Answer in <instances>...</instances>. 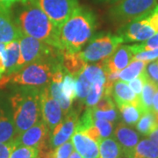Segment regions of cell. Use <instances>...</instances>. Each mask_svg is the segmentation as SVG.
<instances>
[{"label":"cell","mask_w":158,"mask_h":158,"mask_svg":"<svg viewBox=\"0 0 158 158\" xmlns=\"http://www.w3.org/2000/svg\"><path fill=\"white\" fill-rule=\"evenodd\" d=\"M104 87L105 85H101V84L91 85L90 93L88 94V96L86 97L84 101L87 107H93L101 99V98L104 95Z\"/></svg>","instance_id":"obj_32"},{"label":"cell","mask_w":158,"mask_h":158,"mask_svg":"<svg viewBox=\"0 0 158 158\" xmlns=\"http://www.w3.org/2000/svg\"><path fill=\"white\" fill-rule=\"evenodd\" d=\"M21 35L17 23L11 18L10 9L0 5V42L7 44L19 40Z\"/></svg>","instance_id":"obj_14"},{"label":"cell","mask_w":158,"mask_h":158,"mask_svg":"<svg viewBox=\"0 0 158 158\" xmlns=\"http://www.w3.org/2000/svg\"><path fill=\"white\" fill-rule=\"evenodd\" d=\"M18 147L15 140L0 143V158H9L11 152Z\"/></svg>","instance_id":"obj_41"},{"label":"cell","mask_w":158,"mask_h":158,"mask_svg":"<svg viewBox=\"0 0 158 158\" xmlns=\"http://www.w3.org/2000/svg\"><path fill=\"white\" fill-rule=\"evenodd\" d=\"M50 130L45 121L41 118L27 130L24 131L16 137L15 141L18 146H28L39 148V151L48 148V140L49 139Z\"/></svg>","instance_id":"obj_10"},{"label":"cell","mask_w":158,"mask_h":158,"mask_svg":"<svg viewBox=\"0 0 158 158\" xmlns=\"http://www.w3.org/2000/svg\"><path fill=\"white\" fill-rule=\"evenodd\" d=\"M33 2L48 15L59 28L79 6L77 0H27Z\"/></svg>","instance_id":"obj_8"},{"label":"cell","mask_w":158,"mask_h":158,"mask_svg":"<svg viewBox=\"0 0 158 158\" xmlns=\"http://www.w3.org/2000/svg\"><path fill=\"white\" fill-rule=\"evenodd\" d=\"M92 108L100 111H109L112 109H115L116 106L111 96H103L101 99L97 103L96 106H94Z\"/></svg>","instance_id":"obj_40"},{"label":"cell","mask_w":158,"mask_h":158,"mask_svg":"<svg viewBox=\"0 0 158 158\" xmlns=\"http://www.w3.org/2000/svg\"><path fill=\"white\" fill-rule=\"evenodd\" d=\"M144 72L147 78L158 88V59H156L151 62H148Z\"/></svg>","instance_id":"obj_37"},{"label":"cell","mask_w":158,"mask_h":158,"mask_svg":"<svg viewBox=\"0 0 158 158\" xmlns=\"http://www.w3.org/2000/svg\"><path fill=\"white\" fill-rule=\"evenodd\" d=\"M156 120H157V122H158V113L156 114Z\"/></svg>","instance_id":"obj_50"},{"label":"cell","mask_w":158,"mask_h":158,"mask_svg":"<svg viewBox=\"0 0 158 158\" xmlns=\"http://www.w3.org/2000/svg\"><path fill=\"white\" fill-rule=\"evenodd\" d=\"M39 156V148L28 146H18L9 158H37Z\"/></svg>","instance_id":"obj_33"},{"label":"cell","mask_w":158,"mask_h":158,"mask_svg":"<svg viewBox=\"0 0 158 158\" xmlns=\"http://www.w3.org/2000/svg\"><path fill=\"white\" fill-rule=\"evenodd\" d=\"M6 44L3 43V42H0V56H2L4 52H5V49H6Z\"/></svg>","instance_id":"obj_48"},{"label":"cell","mask_w":158,"mask_h":158,"mask_svg":"<svg viewBox=\"0 0 158 158\" xmlns=\"http://www.w3.org/2000/svg\"><path fill=\"white\" fill-rule=\"evenodd\" d=\"M130 158H158V146L149 139L138 142Z\"/></svg>","instance_id":"obj_22"},{"label":"cell","mask_w":158,"mask_h":158,"mask_svg":"<svg viewBox=\"0 0 158 158\" xmlns=\"http://www.w3.org/2000/svg\"><path fill=\"white\" fill-rule=\"evenodd\" d=\"M124 40L118 34H100L90 40V44L85 50L79 52L85 62H99L111 56Z\"/></svg>","instance_id":"obj_6"},{"label":"cell","mask_w":158,"mask_h":158,"mask_svg":"<svg viewBox=\"0 0 158 158\" xmlns=\"http://www.w3.org/2000/svg\"><path fill=\"white\" fill-rule=\"evenodd\" d=\"M157 6V0H121L111 9L110 15L117 21L127 24L148 16Z\"/></svg>","instance_id":"obj_7"},{"label":"cell","mask_w":158,"mask_h":158,"mask_svg":"<svg viewBox=\"0 0 158 158\" xmlns=\"http://www.w3.org/2000/svg\"><path fill=\"white\" fill-rule=\"evenodd\" d=\"M40 89L33 86H19L10 98L12 118L20 135L35 125L40 118Z\"/></svg>","instance_id":"obj_3"},{"label":"cell","mask_w":158,"mask_h":158,"mask_svg":"<svg viewBox=\"0 0 158 158\" xmlns=\"http://www.w3.org/2000/svg\"><path fill=\"white\" fill-rule=\"evenodd\" d=\"M112 95L114 98V101L116 102L118 106L127 103H132V104H135L140 107L139 96L136 95L132 90L128 84H127V82L121 80L116 81L113 85Z\"/></svg>","instance_id":"obj_17"},{"label":"cell","mask_w":158,"mask_h":158,"mask_svg":"<svg viewBox=\"0 0 158 158\" xmlns=\"http://www.w3.org/2000/svg\"><path fill=\"white\" fill-rule=\"evenodd\" d=\"M91 113L94 119H106L111 122H114L118 118L116 108L109 110V111H100V110H96L91 107Z\"/></svg>","instance_id":"obj_36"},{"label":"cell","mask_w":158,"mask_h":158,"mask_svg":"<svg viewBox=\"0 0 158 158\" xmlns=\"http://www.w3.org/2000/svg\"><path fill=\"white\" fill-rule=\"evenodd\" d=\"M19 41L20 49V56L18 62L19 70L24 66L36 61L56 58L62 56V51L59 48L44 43L33 37L22 34Z\"/></svg>","instance_id":"obj_5"},{"label":"cell","mask_w":158,"mask_h":158,"mask_svg":"<svg viewBox=\"0 0 158 158\" xmlns=\"http://www.w3.org/2000/svg\"><path fill=\"white\" fill-rule=\"evenodd\" d=\"M97 24L95 14L88 8L79 6L59 27L58 48L70 53L80 52L93 37Z\"/></svg>","instance_id":"obj_1"},{"label":"cell","mask_w":158,"mask_h":158,"mask_svg":"<svg viewBox=\"0 0 158 158\" xmlns=\"http://www.w3.org/2000/svg\"><path fill=\"white\" fill-rule=\"evenodd\" d=\"M5 71H6V67L3 62V58L0 56V79L3 77V76L5 75Z\"/></svg>","instance_id":"obj_46"},{"label":"cell","mask_w":158,"mask_h":158,"mask_svg":"<svg viewBox=\"0 0 158 158\" xmlns=\"http://www.w3.org/2000/svg\"><path fill=\"white\" fill-rule=\"evenodd\" d=\"M91 89V84L90 81L85 77L84 73L82 72L76 77V94L77 98L81 101H85L86 97L90 93Z\"/></svg>","instance_id":"obj_30"},{"label":"cell","mask_w":158,"mask_h":158,"mask_svg":"<svg viewBox=\"0 0 158 158\" xmlns=\"http://www.w3.org/2000/svg\"><path fill=\"white\" fill-rule=\"evenodd\" d=\"M98 1H101V2H117L119 0H98Z\"/></svg>","instance_id":"obj_49"},{"label":"cell","mask_w":158,"mask_h":158,"mask_svg":"<svg viewBox=\"0 0 158 158\" xmlns=\"http://www.w3.org/2000/svg\"><path fill=\"white\" fill-rule=\"evenodd\" d=\"M93 123L98 130L102 139L112 136L113 133V122L106 120V119H94Z\"/></svg>","instance_id":"obj_34"},{"label":"cell","mask_w":158,"mask_h":158,"mask_svg":"<svg viewBox=\"0 0 158 158\" xmlns=\"http://www.w3.org/2000/svg\"><path fill=\"white\" fill-rule=\"evenodd\" d=\"M152 112L155 114L158 113V89L156 91L152 102Z\"/></svg>","instance_id":"obj_45"},{"label":"cell","mask_w":158,"mask_h":158,"mask_svg":"<svg viewBox=\"0 0 158 158\" xmlns=\"http://www.w3.org/2000/svg\"><path fill=\"white\" fill-rule=\"evenodd\" d=\"M133 57L130 46L119 45L111 56L102 60L104 70L106 74L119 72L132 62Z\"/></svg>","instance_id":"obj_13"},{"label":"cell","mask_w":158,"mask_h":158,"mask_svg":"<svg viewBox=\"0 0 158 158\" xmlns=\"http://www.w3.org/2000/svg\"><path fill=\"white\" fill-rule=\"evenodd\" d=\"M148 139L158 146V126L148 135Z\"/></svg>","instance_id":"obj_44"},{"label":"cell","mask_w":158,"mask_h":158,"mask_svg":"<svg viewBox=\"0 0 158 158\" xmlns=\"http://www.w3.org/2000/svg\"><path fill=\"white\" fill-rule=\"evenodd\" d=\"M69 158H83V157L81 156V155H80L78 152H77L76 150H74L73 152L70 154V156H69Z\"/></svg>","instance_id":"obj_47"},{"label":"cell","mask_w":158,"mask_h":158,"mask_svg":"<svg viewBox=\"0 0 158 158\" xmlns=\"http://www.w3.org/2000/svg\"><path fill=\"white\" fill-rule=\"evenodd\" d=\"M156 34L146 19L141 18L126 24L118 30V35L122 37L124 42L145 41Z\"/></svg>","instance_id":"obj_12"},{"label":"cell","mask_w":158,"mask_h":158,"mask_svg":"<svg viewBox=\"0 0 158 158\" xmlns=\"http://www.w3.org/2000/svg\"><path fill=\"white\" fill-rule=\"evenodd\" d=\"M158 88L154 85L150 80L147 78L141 95L139 96L140 99V108L142 113L145 112L152 111V102L154 95Z\"/></svg>","instance_id":"obj_25"},{"label":"cell","mask_w":158,"mask_h":158,"mask_svg":"<svg viewBox=\"0 0 158 158\" xmlns=\"http://www.w3.org/2000/svg\"><path fill=\"white\" fill-rule=\"evenodd\" d=\"M73 151V144L71 141H68L55 148H49L44 151H40L39 158H69Z\"/></svg>","instance_id":"obj_26"},{"label":"cell","mask_w":158,"mask_h":158,"mask_svg":"<svg viewBox=\"0 0 158 158\" xmlns=\"http://www.w3.org/2000/svg\"><path fill=\"white\" fill-rule=\"evenodd\" d=\"M22 4L24 7L16 19L22 34L58 48L59 28L51 21L45 12L33 2L27 1Z\"/></svg>","instance_id":"obj_2"},{"label":"cell","mask_w":158,"mask_h":158,"mask_svg":"<svg viewBox=\"0 0 158 158\" xmlns=\"http://www.w3.org/2000/svg\"><path fill=\"white\" fill-rule=\"evenodd\" d=\"M133 59L136 60H141V61H145V62H151L156 59H158V48H154V49H149V50H143L137 52L134 55Z\"/></svg>","instance_id":"obj_39"},{"label":"cell","mask_w":158,"mask_h":158,"mask_svg":"<svg viewBox=\"0 0 158 158\" xmlns=\"http://www.w3.org/2000/svg\"><path fill=\"white\" fill-rule=\"evenodd\" d=\"M61 90L64 96L73 102L77 98L76 94V77L69 74H65L63 80L61 83Z\"/></svg>","instance_id":"obj_31"},{"label":"cell","mask_w":158,"mask_h":158,"mask_svg":"<svg viewBox=\"0 0 158 158\" xmlns=\"http://www.w3.org/2000/svg\"><path fill=\"white\" fill-rule=\"evenodd\" d=\"M20 56V49H19V41L13 40L6 46L5 52L2 56L3 62L6 67L5 75L10 76L11 74L17 72L18 62Z\"/></svg>","instance_id":"obj_18"},{"label":"cell","mask_w":158,"mask_h":158,"mask_svg":"<svg viewBox=\"0 0 158 158\" xmlns=\"http://www.w3.org/2000/svg\"><path fill=\"white\" fill-rule=\"evenodd\" d=\"M37 158H39V156H38V157H37Z\"/></svg>","instance_id":"obj_52"},{"label":"cell","mask_w":158,"mask_h":158,"mask_svg":"<svg viewBox=\"0 0 158 158\" xmlns=\"http://www.w3.org/2000/svg\"><path fill=\"white\" fill-rule=\"evenodd\" d=\"M146 80H147V77H146L145 72L143 71L138 77H136L134 79L130 80L129 82H128V85H129L130 88L132 89V90L135 93L136 95L140 96Z\"/></svg>","instance_id":"obj_38"},{"label":"cell","mask_w":158,"mask_h":158,"mask_svg":"<svg viewBox=\"0 0 158 158\" xmlns=\"http://www.w3.org/2000/svg\"><path fill=\"white\" fill-rule=\"evenodd\" d=\"M40 112L42 119L45 121L50 131L59 124L64 117L59 103L52 97L49 91V85L40 89Z\"/></svg>","instance_id":"obj_9"},{"label":"cell","mask_w":158,"mask_h":158,"mask_svg":"<svg viewBox=\"0 0 158 158\" xmlns=\"http://www.w3.org/2000/svg\"><path fill=\"white\" fill-rule=\"evenodd\" d=\"M27 0H26V2H27ZM24 3H25V2H24Z\"/></svg>","instance_id":"obj_51"},{"label":"cell","mask_w":158,"mask_h":158,"mask_svg":"<svg viewBox=\"0 0 158 158\" xmlns=\"http://www.w3.org/2000/svg\"><path fill=\"white\" fill-rule=\"evenodd\" d=\"M131 50L133 52V54L135 55L137 52L143 50H149V49H154V48H158V33L156 34L151 38H149L147 40H145L144 42H142L141 44H135V45L130 46Z\"/></svg>","instance_id":"obj_35"},{"label":"cell","mask_w":158,"mask_h":158,"mask_svg":"<svg viewBox=\"0 0 158 158\" xmlns=\"http://www.w3.org/2000/svg\"><path fill=\"white\" fill-rule=\"evenodd\" d=\"M78 119V113L72 109L63 117L62 121L51 131L49 137V146L51 148L62 145L71 138L75 133Z\"/></svg>","instance_id":"obj_11"},{"label":"cell","mask_w":158,"mask_h":158,"mask_svg":"<svg viewBox=\"0 0 158 158\" xmlns=\"http://www.w3.org/2000/svg\"><path fill=\"white\" fill-rule=\"evenodd\" d=\"M70 141L73 144L75 150L78 152L83 158H98V143L90 139V137L81 132L75 131L73 135L70 138Z\"/></svg>","instance_id":"obj_16"},{"label":"cell","mask_w":158,"mask_h":158,"mask_svg":"<svg viewBox=\"0 0 158 158\" xmlns=\"http://www.w3.org/2000/svg\"><path fill=\"white\" fill-rule=\"evenodd\" d=\"M60 64H62V56L52 59L39 60L29 63L17 72L6 77L8 83L41 89L50 84L53 71Z\"/></svg>","instance_id":"obj_4"},{"label":"cell","mask_w":158,"mask_h":158,"mask_svg":"<svg viewBox=\"0 0 158 158\" xmlns=\"http://www.w3.org/2000/svg\"><path fill=\"white\" fill-rule=\"evenodd\" d=\"M118 107L119 109L123 122L129 126L135 125L142 114L140 107L135 104L127 103V104L119 105L118 106Z\"/></svg>","instance_id":"obj_23"},{"label":"cell","mask_w":158,"mask_h":158,"mask_svg":"<svg viewBox=\"0 0 158 158\" xmlns=\"http://www.w3.org/2000/svg\"><path fill=\"white\" fill-rule=\"evenodd\" d=\"M147 64L148 62L145 61L133 59L126 68L118 72V79L124 82H129L130 80L141 75L144 71Z\"/></svg>","instance_id":"obj_24"},{"label":"cell","mask_w":158,"mask_h":158,"mask_svg":"<svg viewBox=\"0 0 158 158\" xmlns=\"http://www.w3.org/2000/svg\"><path fill=\"white\" fill-rule=\"evenodd\" d=\"M62 64L66 72L74 77L82 73L86 66V62L80 56L79 52L70 53L67 51H62Z\"/></svg>","instance_id":"obj_20"},{"label":"cell","mask_w":158,"mask_h":158,"mask_svg":"<svg viewBox=\"0 0 158 158\" xmlns=\"http://www.w3.org/2000/svg\"><path fill=\"white\" fill-rule=\"evenodd\" d=\"M98 158H120L123 155L122 148L115 139L108 137L102 139L98 143Z\"/></svg>","instance_id":"obj_21"},{"label":"cell","mask_w":158,"mask_h":158,"mask_svg":"<svg viewBox=\"0 0 158 158\" xmlns=\"http://www.w3.org/2000/svg\"><path fill=\"white\" fill-rule=\"evenodd\" d=\"M158 126V122L156 118V114L152 111L145 112L141 114L136 123V129L143 135H148L153 130Z\"/></svg>","instance_id":"obj_28"},{"label":"cell","mask_w":158,"mask_h":158,"mask_svg":"<svg viewBox=\"0 0 158 158\" xmlns=\"http://www.w3.org/2000/svg\"><path fill=\"white\" fill-rule=\"evenodd\" d=\"M114 136L122 148L123 155L126 157L130 158L134 148L138 144L140 140L139 134L131 127H127L124 122H119L114 131Z\"/></svg>","instance_id":"obj_15"},{"label":"cell","mask_w":158,"mask_h":158,"mask_svg":"<svg viewBox=\"0 0 158 158\" xmlns=\"http://www.w3.org/2000/svg\"><path fill=\"white\" fill-rule=\"evenodd\" d=\"M146 19L148 22V24L151 26L156 33H158V6L156 7V9L148 16H146Z\"/></svg>","instance_id":"obj_42"},{"label":"cell","mask_w":158,"mask_h":158,"mask_svg":"<svg viewBox=\"0 0 158 158\" xmlns=\"http://www.w3.org/2000/svg\"><path fill=\"white\" fill-rule=\"evenodd\" d=\"M49 91L52 97L56 100L61 106L64 116L71 110V106L73 102L70 101L68 98L64 96L61 90V83L50 82L49 84Z\"/></svg>","instance_id":"obj_29"},{"label":"cell","mask_w":158,"mask_h":158,"mask_svg":"<svg viewBox=\"0 0 158 158\" xmlns=\"http://www.w3.org/2000/svg\"><path fill=\"white\" fill-rule=\"evenodd\" d=\"M83 73L85 77L90 81L91 85L94 84H106V72L103 68V64L101 62H98L97 64H91V65H86Z\"/></svg>","instance_id":"obj_27"},{"label":"cell","mask_w":158,"mask_h":158,"mask_svg":"<svg viewBox=\"0 0 158 158\" xmlns=\"http://www.w3.org/2000/svg\"><path fill=\"white\" fill-rule=\"evenodd\" d=\"M17 136L12 113L0 106V143L13 141Z\"/></svg>","instance_id":"obj_19"},{"label":"cell","mask_w":158,"mask_h":158,"mask_svg":"<svg viewBox=\"0 0 158 158\" xmlns=\"http://www.w3.org/2000/svg\"><path fill=\"white\" fill-rule=\"evenodd\" d=\"M126 158H127V157H126Z\"/></svg>","instance_id":"obj_53"},{"label":"cell","mask_w":158,"mask_h":158,"mask_svg":"<svg viewBox=\"0 0 158 158\" xmlns=\"http://www.w3.org/2000/svg\"><path fill=\"white\" fill-rule=\"evenodd\" d=\"M17 2H21L24 3L26 2V0H0V5H2L3 6H5L6 8H11L12 5H14Z\"/></svg>","instance_id":"obj_43"}]
</instances>
